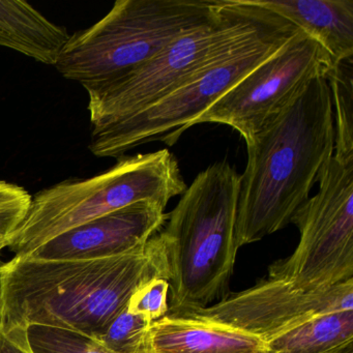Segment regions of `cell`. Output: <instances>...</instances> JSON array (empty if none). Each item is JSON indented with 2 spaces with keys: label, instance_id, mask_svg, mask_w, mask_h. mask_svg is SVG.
<instances>
[{
  "label": "cell",
  "instance_id": "obj_16",
  "mask_svg": "<svg viewBox=\"0 0 353 353\" xmlns=\"http://www.w3.org/2000/svg\"><path fill=\"white\" fill-rule=\"evenodd\" d=\"M334 123V158L353 161V59L336 63L328 73Z\"/></svg>",
  "mask_w": 353,
  "mask_h": 353
},
{
  "label": "cell",
  "instance_id": "obj_7",
  "mask_svg": "<svg viewBox=\"0 0 353 353\" xmlns=\"http://www.w3.org/2000/svg\"><path fill=\"white\" fill-rule=\"evenodd\" d=\"M299 30L283 18L278 26L200 70L148 108L92 130L90 152L100 158H119L148 142L159 140L172 146L219 99Z\"/></svg>",
  "mask_w": 353,
  "mask_h": 353
},
{
  "label": "cell",
  "instance_id": "obj_11",
  "mask_svg": "<svg viewBox=\"0 0 353 353\" xmlns=\"http://www.w3.org/2000/svg\"><path fill=\"white\" fill-rule=\"evenodd\" d=\"M165 210L158 202H137L65 231L22 258L96 260L136 253L163 228Z\"/></svg>",
  "mask_w": 353,
  "mask_h": 353
},
{
  "label": "cell",
  "instance_id": "obj_20",
  "mask_svg": "<svg viewBox=\"0 0 353 353\" xmlns=\"http://www.w3.org/2000/svg\"><path fill=\"white\" fill-rule=\"evenodd\" d=\"M32 201V196L24 188L0 181V228L15 232L23 221Z\"/></svg>",
  "mask_w": 353,
  "mask_h": 353
},
{
  "label": "cell",
  "instance_id": "obj_19",
  "mask_svg": "<svg viewBox=\"0 0 353 353\" xmlns=\"http://www.w3.org/2000/svg\"><path fill=\"white\" fill-rule=\"evenodd\" d=\"M169 283L159 276L140 285L130 299L128 310L152 323L168 314Z\"/></svg>",
  "mask_w": 353,
  "mask_h": 353
},
{
  "label": "cell",
  "instance_id": "obj_15",
  "mask_svg": "<svg viewBox=\"0 0 353 353\" xmlns=\"http://www.w3.org/2000/svg\"><path fill=\"white\" fill-rule=\"evenodd\" d=\"M264 344L265 353H353V310L312 318Z\"/></svg>",
  "mask_w": 353,
  "mask_h": 353
},
{
  "label": "cell",
  "instance_id": "obj_22",
  "mask_svg": "<svg viewBox=\"0 0 353 353\" xmlns=\"http://www.w3.org/2000/svg\"><path fill=\"white\" fill-rule=\"evenodd\" d=\"M11 237V233L8 232L5 229L0 228V252L3 251L5 248L9 247Z\"/></svg>",
  "mask_w": 353,
  "mask_h": 353
},
{
  "label": "cell",
  "instance_id": "obj_13",
  "mask_svg": "<svg viewBox=\"0 0 353 353\" xmlns=\"http://www.w3.org/2000/svg\"><path fill=\"white\" fill-rule=\"evenodd\" d=\"M319 43L334 63L353 59V0H251Z\"/></svg>",
  "mask_w": 353,
  "mask_h": 353
},
{
  "label": "cell",
  "instance_id": "obj_8",
  "mask_svg": "<svg viewBox=\"0 0 353 353\" xmlns=\"http://www.w3.org/2000/svg\"><path fill=\"white\" fill-rule=\"evenodd\" d=\"M317 194L291 219L299 231L296 249L268 268L270 278L299 288H330L353 280V161L332 158Z\"/></svg>",
  "mask_w": 353,
  "mask_h": 353
},
{
  "label": "cell",
  "instance_id": "obj_3",
  "mask_svg": "<svg viewBox=\"0 0 353 353\" xmlns=\"http://www.w3.org/2000/svg\"><path fill=\"white\" fill-rule=\"evenodd\" d=\"M239 189L241 174L229 163L210 165L187 187L154 235L171 291L167 315L208 307L228 294L239 250Z\"/></svg>",
  "mask_w": 353,
  "mask_h": 353
},
{
  "label": "cell",
  "instance_id": "obj_4",
  "mask_svg": "<svg viewBox=\"0 0 353 353\" xmlns=\"http://www.w3.org/2000/svg\"><path fill=\"white\" fill-rule=\"evenodd\" d=\"M226 0H119L94 26L70 36L54 67L84 88L121 77L167 45L220 16Z\"/></svg>",
  "mask_w": 353,
  "mask_h": 353
},
{
  "label": "cell",
  "instance_id": "obj_23",
  "mask_svg": "<svg viewBox=\"0 0 353 353\" xmlns=\"http://www.w3.org/2000/svg\"><path fill=\"white\" fill-rule=\"evenodd\" d=\"M3 330V301H1V291H0V330Z\"/></svg>",
  "mask_w": 353,
  "mask_h": 353
},
{
  "label": "cell",
  "instance_id": "obj_14",
  "mask_svg": "<svg viewBox=\"0 0 353 353\" xmlns=\"http://www.w3.org/2000/svg\"><path fill=\"white\" fill-rule=\"evenodd\" d=\"M69 38L26 1L0 0V46L54 67Z\"/></svg>",
  "mask_w": 353,
  "mask_h": 353
},
{
  "label": "cell",
  "instance_id": "obj_2",
  "mask_svg": "<svg viewBox=\"0 0 353 353\" xmlns=\"http://www.w3.org/2000/svg\"><path fill=\"white\" fill-rule=\"evenodd\" d=\"M163 278L152 236L136 253L96 260L16 258L0 266L3 330L30 324L100 338L127 309L134 291Z\"/></svg>",
  "mask_w": 353,
  "mask_h": 353
},
{
  "label": "cell",
  "instance_id": "obj_17",
  "mask_svg": "<svg viewBox=\"0 0 353 353\" xmlns=\"http://www.w3.org/2000/svg\"><path fill=\"white\" fill-rule=\"evenodd\" d=\"M26 334L32 353H113L92 336L74 330L30 324Z\"/></svg>",
  "mask_w": 353,
  "mask_h": 353
},
{
  "label": "cell",
  "instance_id": "obj_6",
  "mask_svg": "<svg viewBox=\"0 0 353 353\" xmlns=\"http://www.w3.org/2000/svg\"><path fill=\"white\" fill-rule=\"evenodd\" d=\"M187 189L179 162L167 150L119 159L105 172L63 181L32 197L9 248L22 258L65 231L140 201L167 206Z\"/></svg>",
  "mask_w": 353,
  "mask_h": 353
},
{
  "label": "cell",
  "instance_id": "obj_18",
  "mask_svg": "<svg viewBox=\"0 0 353 353\" xmlns=\"http://www.w3.org/2000/svg\"><path fill=\"white\" fill-rule=\"evenodd\" d=\"M150 322L138 314L123 310L97 339L113 353H144L146 332Z\"/></svg>",
  "mask_w": 353,
  "mask_h": 353
},
{
  "label": "cell",
  "instance_id": "obj_21",
  "mask_svg": "<svg viewBox=\"0 0 353 353\" xmlns=\"http://www.w3.org/2000/svg\"><path fill=\"white\" fill-rule=\"evenodd\" d=\"M0 353H32L26 340V328L0 330Z\"/></svg>",
  "mask_w": 353,
  "mask_h": 353
},
{
  "label": "cell",
  "instance_id": "obj_1",
  "mask_svg": "<svg viewBox=\"0 0 353 353\" xmlns=\"http://www.w3.org/2000/svg\"><path fill=\"white\" fill-rule=\"evenodd\" d=\"M332 97L316 78L247 143L236 214L237 248L290 224L334 152Z\"/></svg>",
  "mask_w": 353,
  "mask_h": 353
},
{
  "label": "cell",
  "instance_id": "obj_9",
  "mask_svg": "<svg viewBox=\"0 0 353 353\" xmlns=\"http://www.w3.org/2000/svg\"><path fill=\"white\" fill-rule=\"evenodd\" d=\"M330 53L299 30L276 52L219 99L194 125H229L245 144L316 78L327 77L334 68Z\"/></svg>",
  "mask_w": 353,
  "mask_h": 353
},
{
  "label": "cell",
  "instance_id": "obj_5",
  "mask_svg": "<svg viewBox=\"0 0 353 353\" xmlns=\"http://www.w3.org/2000/svg\"><path fill=\"white\" fill-rule=\"evenodd\" d=\"M282 20L251 0H226L216 20L179 37L141 67L85 88L92 130L148 108L200 70L265 34Z\"/></svg>",
  "mask_w": 353,
  "mask_h": 353
},
{
  "label": "cell",
  "instance_id": "obj_12",
  "mask_svg": "<svg viewBox=\"0 0 353 353\" xmlns=\"http://www.w3.org/2000/svg\"><path fill=\"white\" fill-rule=\"evenodd\" d=\"M144 353H265V344L228 326L166 315L148 327Z\"/></svg>",
  "mask_w": 353,
  "mask_h": 353
},
{
  "label": "cell",
  "instance_id": "obj_10",
  "mask_svg": "<svg viewBox=\"0 0 353 353\" xmlns=\"http://www.w3.org/2000/svg\"><path fill=\"white\" fill-rule=\"evenodd\" d=\"M347 310H353V280L307 290L268 276L245 290L229 292L208 307L170 316L228 326L266 343L312 318Z\"/></svg>",
  "mask_w": 353,
  "mask_h": 353
}]
</instances>
